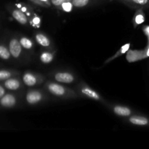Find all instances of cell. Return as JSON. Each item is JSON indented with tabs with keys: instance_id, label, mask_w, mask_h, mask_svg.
Segmentation results:
<instances>
[{
	"instance_id": "11",
	"label": "cell",
	"mask_w": 149,
	"mask_h": 149,
	"mask_svg": "<svg viewBox=\"0 0 149 149\" xmlns=\"http://www.w3.org/2000/svg\"><path fill=\"white\" fill-rule=\"evenodd\" d=\"M81 93L83 94H84L85 95L88 96L90 98L95 99V100H99L100 99V96L97 94L96 92H95L94 90H91L90 88H87V87H84L81 90Z\"/></svg>"
},
{
	"instance_id": "12",
	"label": "cell",
	"mask_w": 149,
	"mask_h": 149,
	"mask_svg": "<svg viewBox=\"0 0 149 149\" xmlns=\"http://www.w3.org/2000/svg\"><path fill=\"white\" fill-rule=\"evenodd\" d=\"M36 40L39 45L43 47H48L49 45V44H50L49 39L46 36L42 34V33H39V34L36 35Z\"/></svg>"
},
{
	"instance_id": "19",
	"label": "cell",
	"mask_w": 149,
	"mask_h": 149,
	"mask_svg": "<svg viewBox=\"0 0 149 149\" xmlns=\"http://www.w3.org/2000/svg\"><path fill=\"white\" fill-rule=\"evenodd\" d=\"M72 3H70V2H64L63 4H62V8L66 12H69L71 10V8H72Z\"/></svg>"
},
{
	"instance_id": "3",
	"label": "cell",
	"mask_w": 149,
	"mask_h": 149,
	"mask_svg": "<svg viewBox=\"0 0 149 149\" xmlns=\"http://www.w3.org/2000/svg\"><path fill=\"white\" fill-rule=\"evenodd\" d=\"M42 97V94L39 92L34 90V91H31L28 93L26 95V100L30 104H34L40 101Z\"/></svg>"
},
{
	"instance_id": "6",
	"label": "cell",
	"mask_w": 149,
	"mask_h": 149,
	"mask_svg": "<svg viewBox=\"0 0 149 149\" xmlns=\"http://www.w3.org/2000/svg\"><path fill=\"white\" fill-rule=\"evenodd\" d=\"M130 122L132 124H133V125H141V126H145V125H147L149 124V120L147 118L139 116H132L130 119Z\"/></svg>"
},
{
	"instance_id": "23",
	"label": "cell",
	"mask_w": 149,
	"mask_h": 149,
	"mask_svg": "<svg viewBox=\"0 0 149 149\" xmlns=\"http://www.w3.org/2000/svg\"><path fill=\"white\" fill-rule=\"evenodd\" d=\"M42 1H47V0H42Z\"/></svg>"
},
{
	"instance_id": "14",
	"label": "cell",
	"mask_w": 149,
	"mask_h": 149,
	"mask_svg": "<svg viewBox=\"0 0 149 149\" xmlns=\"http://www.w3.org/2000/svg\"><path fill=\"white\" fill-rule=\"evenodd\" d=\"M10 50L7 49L4 46L0 45V58L4 60H7L10 57Z\"/></svg>"
},
{
	"instance_id": "15",
	"label": "cell",
	"mask_w": 149,
	"mask_h": 149,
	"mask_svg": "<svg viewBox=\"0 0 149 149\" xmlns=\"http://www.w3.org/2000/svg\"><path fill=\"white\" fill-rule=\"evenodd\" d=\"M132 4L138 6L139 7H147L149 6V0H130Z\"/></svg>"
},
{
	"instance_id": "17",
	"label": "cell",
	"mask_w": 149,
	"mask_h": 149,
	"mask_svg": "<svg viewBox=\"0 0 149 149\" xmlns=\"http://www.w3.org/2000/svg\"><path fill=\"white\" fill-rule=\"evenodd\" d=\"M73 6L77 7H82L87 5L89 2V0H72Z\"/></svg>"
},
{
	"instance_id": "22",
	"label": "cell",
	"mask_w": 149,
	"mask_h": 149,
	"mask_svg": "<svg viewBox=\"0 0 149 149\" xmlns=\"http://www.w3.org/2000/svg\"><path fill=\"white\" fill-rule=\"evenodd\" d=\"M71 1H72V0H64V2H70Z\"/></svg>"
},
{
	"instance_id": "13",
	"label": "cell",
	"mask_w": 149,
	"mask_h": 149,
	"mask_svg": "<svg viewBox=\"0 0 149 149\" xmlns=\"http://www.w3.org/2000/svg\"><path fill=\"white\" fill-rule=\"evenodd\" d=\"M40 60L44 63H49L53 60V55L49 52H44L41 55Z\"/></svg>"
},
{
	"instance_id": "24",
	"label": "cell",
	"mask_w": 149,
	"mask_h": 149,
	"mask_svg": "<svg viewBox=\"0 0 149 149\" xmlns=\"http://www.w3.org/2000/svg\"><path fill=\"white\" fill-rule=\"evenodd\" d=\"M148 7H149V6H148Z\"/></svg>"
},
{
	"instance_id": "9",
	"label": "cell",
	"mask_w": 149,
	"mask_h": 149,
	"mask_svg": "<svg viewBox=\"0 0 149 149\" xmlns=\"http://www.w3.org/2000/svg\"><path fill=\"white\" fill-rule=\"evenodd\" d=\"M4 86L8 90H15L20 87V82L15 79H7V81L4 83Z\"/></svg>"
},
{
	"instance_id": "2",
	"label": "cell",
	"mask_w": 149,
	"mask_h": 149,
	"mask_svg": "<svg viewBox=\"0 0 149 149\" xmlns=\"http://www.w3.org/2000/svg\"><path fill=\"white\" fill-rule=\"evenodd\" d=\"M55 79L56 81L63 83H71L74 81V78L69 73H58L55 76Z\"/></svg>"
},
{
	"instance_id": "20",
	"label": "cell",
	"mask_w": 149,
	"mask_h": 149,
	"mask_svg": "<svg viewBox=\"0 0 149 149\" xmlns=\"http://www.w3.org/2000/svg\"><path fill=\"white\" fill-rule=\"evenodd\" d=\"M51 2L55 6H61L64 3V0H51Z\"/></svg>"
},
{
	"instance_id": "16",
	"label": "cell",
	"mask_w": 149,
	"mask_h": 149,
	"mask_svg": "<svg viewBox=\"0 0 149 149\" xmlns=\"http://www.w3.org/2000/svg\"><path fill=\"white\" fill-rule=\"evenodd\" d=\"M20 44H21L22 47H23L26 49H31L33 46V44H32L31 41L30 39H29L28 38L26 37H23L20 39Z\"/></svg>"
},
{
	"instance_id": "7",
	"label": "cell",
	"mask_w": 149,
	"mask_h": 149,
	"mask_svg": "<svg viewBox=\"0 0 149 149\" xmlns=\"http://www.w3.org/2000/svg\"><path fill=\"white\" fill-rule=\"evenodd\" d=\"M113 111L116 114L122 116H127L131 114V110L127 107L117 106L113 108Z\"/></svg>"
},
{
	"instance_id": "10",
	"label": "cell",
	"mask_w": 149,
	"mask_h": 149,
	"mask_svg": "<svg viewBox=\"0 0 149 149\" xmlns=\"http://www.w3.org/2000/svg\"><path fill=\"white\" fill-rule=\"evenodd\" d=\"M23 80L25 84L27 86H29V87L33 86L36 83V77L33 75H32L31 74H29V73H27V74H26L23 76Z\"/></svg>"
},
{
	"instance_id": "5",
	"label": "cell",
	"mask_w": 149,
	"mask_h": 149,
	"mask_svg": "<svg viewBox=\"0 0 149 149\" xmlns=\"http://www.w3.org/2000/svg\"><path fill=\"white\" fill-rule=\"evenodd\" d=\"M48 89L51 93L55 95L61 96L65 94V88L60 84L52 83V84H49Z\"/></svg>"
},
{
	"instance_id": "21",
	"label": "cell",
	"mask_w": 149,
	"mask_h": 149,
	"mask_svg": "<svg viewBox=\"0 0 149 149\" xmlns=\"http://www.w3.org/2000/svg\"><path fill=\"white\" fill-rule=\"evenodd\" d=\"M4 95V90L1 86H0V98L2 97Z\"/></svg>"
},
{
	"instance_id": "4",
	"label": "cell",
	"mask_w": 149,
	"mask_h": 149,
	"mask_svg": "<svg viewBox=\"0 0 149 149\" xmlns=\"http://www.w3.org/2000/svg\"><path fill=\"white\" fill-rule=\"evenodd\" d=\"M15 97L13 95L10 94L4 95L1 98V100H0V103H1V106L7 108L13 107V106L15 104Z\"/></svg>"
},
{
	"instance_id": "1",
	"label": "cell",
	"mask_w": 149,
	"mask_h": 149,
	"mask_svg": "<svg viewBox=\"0 0 149 149\" xmlns=\"http://www.w3.org/2000/svg\"><path fill=\"white\" fill-rule=\"evenodd\" d=\"M22 45L20 42L16 39H13L10 42V53L14 58H17L21 53Z\"/></svg>"
},
{
	"instance_id": "18",
	"label": "cell",
	"mask_w": 149,
	"mask_h": 149,
	"mask_svg": "<svg viewBox=\"0 0 149 149\" xmlns=\"http://www.w3.org/2000/svg\"><path fill=\"white\" fill-rule=\"evenodd\" d=\"M10 77H11V74H10V72H9V71H0V81L8 79Z\"/></svg>"
},
{
	"instance_id": "8",
	"label": "cell",
	"mask_w": 149,
	"mask_h": 149,
	"mask_svg": "<svg viewBox=\"0 0 149 149\" xmlns=\"http://www.w3.org/2000/svg\"><path fill=\"white\" fill-rule=\"evenodd\" d=\"M13 16L17 22H19V23H21V24H26V23H27V17L25 15L24 13H23L21 11H20V10H14V11L13 12Z\"/></svg>"
}]
</instances>
